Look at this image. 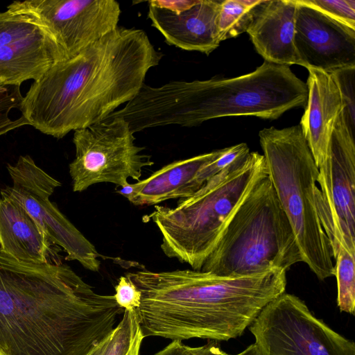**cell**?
I'll list each match as a JSON object with an SVG mask.
<instances>
[{"label": "cell", "instance_id": "cell-2", "mask_svg": "<svg viewBox=\"0 0 355 355\" xmlns=\"http://www.w3.org/2000/svg\"><path fill=\"white\" fill-rule=\"evenodd\" d=\"M163 53L141 29L118 26L34 81L19 110L30 125L61 139L131 101Z\"/></svg>", "mask_w": 355, "mask_h": 355}, {"label": "cell", "instance_id": "cell-21", "mask_svg": "<svg viewBox=\"0 0 355 355\" xmlns=\"http://www.w3.org/2000/svg\"><path fill=\"white\" fill-rule=\"evenodd\" d=\"M262 0L221 1L218 17L220 42L246 32L257 6Z\"/></svg>", "mask_w": 355, "mask_h": 355}, {"label": "cell", "instance_id": "cell-11", "mask_svg": "<svg viewBox=\"0 0 355 355\" xmlns=\"http://www.w3.org/2000/svg\"><path fill=\"white\" fill-rule=\"evenodd\" d=\"M12 185L1 190V196L21 205L53 243L86 269L97 272L101 255L94 245L68 220L50 196L61 183L39 167L30 155H21L15 164H7Z\"/></svg>", "mask_w": 355, "mask_h": 355}, {"label": "cell", "instance_id": "cell-12", "mask_svg": "<svg viewBox=\"0 0 355 355\" xmlns=\"http://www.w3.org/2000/svg\"><path fill=\"white\" fill-rule=\"evenodd\" d=\"M7 9L26 13L54 37L67 60L118 26L121 8L115 0H26Z\"/></svg>", "mask_w": 355, "mask_h": 355}, {"label": "cell", "instance_id": "cell-8", "mask_svg": "<svg viewBox=\"0 0 355 355\" xmlns=\"http://www.w3.org/2000/svg\"><path fill=\"white\" fill-rule=\"evenodd\" d=\"M135 140L128 123L120 116L75 130L76 155L69 166L73 191L82 192L101 182L124 187L129 178L139 181L143 168L154 162Z\"/></svg>", "mask_w": 355, "mask_h": 355}, {"label": "cell", "instance_id": "cell-4", "mask_svg": "<svg viewBox=\"0 0 355 355\" xmlns=\"http://www.w3.org/2000/svg\"><path fill=\"white\" fill-rule=\"evenodd\" d=\"M307 97L306 83L288 66L264 61L252 72L234 78L145 84L135 98V110L143 130L193 127L225 116L276 119L292 108H304Z\"/></svg>", "mask_w": 355, "mask_h": 355}, {"label": "cell", "instance_id": "cell-24", "mask_svg": "<svg viewBox=\"0 0 355 355\" xmlns=\"http://www.w3.org/2000/svg\"><path fill=\"white\" fill-rule=\"evenodd\" d=\"M22 99L20 86H3L0 88V136L21 126L29 125L22 115L14 120L9 116L11 110H19Z\"/></svg>", "mask_w": 355, "mask_h": 355}, {"label": "cell", "instance_id": "cell-9", "mask_svg": "<svg viewBox=\"0 0 355 355\" xmlns=\"http://www.w3.org/2000/svg\"><path fill=\"white\" fill-rule=\"evenodd\" d=\"M248 329L259 355H355L352 340L285 292L267 304Z\"/></svg>", "mask_w": 355, "mask_h": 355}, {"label": "cell", "instance_id": "cell-10", "mask_svg": "<svg viewBox=\"0 0 355 355\" xmlns=\"http://www.w3.org/2000/svg\"><path fill=\"white\" fill-rule=\"evenodd\" d=\"M316 183L320 187L314 190L316 210L333 256L340 248L355 254V141L343 110Z\"/></svg>", "mask_w": 355, "mask_h": 355}, {"label": "cell", "instance_id": "cell-29", "mask_svg": "<svg viewBox=\"0 0 355 355\" xmlns=\"http://www.w3.org/2000/svg\"><path fill=\"white\" fill-rule=\"evenodd\" d=\"M110 334L96 346H94L86 355H101L107 344Z\"/></svg>", "mask_w": 355, "mask_h": 355}, {"label": "cell", "instance_id": "cell-19", "mask_svg": "<svg viewBox=\"0 0 355 355\" xmlns=\"http://www.w3.org/2000/svg\"><path fill=\"white\" fill-rule=\"evenodd\" d=\"M218 150L171 162L148 178L129 183L116 192L138 206L189 198L203 186L199 179L200 171L217 155Z\"/></svg>", "mask_w": 355, "mask_h": 355}, {"label": "cell", "instance_id": "cell-20", "mask_svg": "<svg viewBox=\"0 0 355 355\" xmlns=\"http://www.w3.org/2000/svg\"><path fill=\"white\" fill-rule=\"evenodd\" d=\"M144 338L136 309L124 310L101 355H139Z\"/></svg>", "mask_w": 355, "mask_h": 355}, {"label": "cell", "instance_id": "cell-27", "mask_svg": "<svg viewBox=\"0 0 355 355\" xmlns=\"http://www.w3.org/2000/svg\"><path fill=\"white\" fill-rule=\"evenodd\" d=\"M113 295L116 304L124 310L137 309L141 303V292L125 276L120 277Z\"/></svg>", "mask_w": 355, "mask_h": 355}, {"label": "cell", "instance_id": "cell-17", "mask_svg": "<svg viewBox=\"0 0 355 355\" xmlns=\"http://www.w3.org/2000/svg\"><path fill=\"white\" fill-rule=\"evenodd\" d=\"M308 97L300 127L319 168L324 163L331 137L343 110L339 89L330 73L308 69Z\"/></svg>", "mask_w": 355, "mask_h": 355}, {"label": "cell", "instance_id": "cell-14", "mask_svg": "<svg viewBox=\"0 0 355 355\" xmlns=\"http://www.w3.org/2000/svg\"><path fill=\"white\" fill-rule=\"evenodd\" d=\"M295 46L301 66L330 72L355 67V29L297 0Z\"/></svg>", "mask_w": 355, "mask_h": 355}, {"label": "cell", "instance_id": "cell-16", "mask_svg": "<svg viewBox=\"0 0 355 355\" xmlns=\"http://www.w3.org/2000/svg\"><path fill=\"white\" fill-rule=\"evenodd\" d=\"M297 0H262L246 32L265 61L280 65L300 64L295 46Z\"/></svg>", "mask_w": 355, "mask_h": 355}, {"label": "cell", "instance_id": "cell-23", "mask_svg": "<svg viewBox=\"0 0 355 355\" xmlns=\"http://www.w3.org/2000/svg\"><path fill=\"white\" fill-rule=\"evenodd\" d=\"M331 73L340 92L343 113L346 124L354 135L355 130V67L336 69Z\"/></svg>", "mask_w": 355, "mask_h": 355}, {"label": "cell", "instance_id": "cell-6", "mask_svg": "<svg viewBox=\"0 0 355 355\" xmlns=\"http://www.w3.org/2000/svg\"><path fill=\"white\" fill-rule=\"evenodd\" d=\"M303 262L291 223L268 176L236 209L200 270L239 277Z\"/></svg>", "mask_w": 355, "mask_h": 355}, {"label": "cell", "instance_id": "cell-15", "mask_svg": "<svg viewBox=\"0 0 355 355\" xmlns=\"http://www.w3.org/2000/svg\"><path fill=\"white\" fill-rule=\"evenodd\" d=\"M221 1L198 0L179 13L148 5L151 25L168 45L209 55L219 46L218 17Z\"/></svg>", "mask_w": 355, "mask_h": 355}, {"label": "cell", "instance_id": "cell-30", "mask_svg": "<svg viewBox=\"0 0 355 355\" xmlns=\"http://www.w3.org/2000/svg\"><path fill=\"white\" fill-rule=\"evenodd\" d=\"M4 86L1 83H0V88Z\"/></svg>", "mask_w": 355, "mask_h": 355}, {"label": "cell", "instance_id": "cell-26", "mask_svg": "<svg viewBox=\"0 0 355 355\" xmlns=\"http://www.w3.org/2000/svg\"><path fill=\"white\" fill-rule=\"evenodd\" d=\"M321 12L355 29V0H306Z\"/></svg>", "mask_w": 355, "mask_h": 355}, {"label": "cell", "instance_id": "cell-18", "mask_svg": "<svg viewBox=\"0 0 355 355\" xmlns=\"http://www.w3.org/2000/svg\"><path fill=\"white\" fill-rule=\"evenodd\" d=\"M62 249L16 201L0 197V253L35 264L61 263Z\"/></svg>", "mask_w": 355, "mask_h": 355}, {"label": "cell", "instance_id": "cell-25", "mask_svg": "<svg viewBox=\"0 0 355 355\" xmlns=\"http://www.w3.org/2000/svg\"><path fill=\"white\" fill-rule=\"evenodd\" d=\"M153 355H232L226 353L218 345L216 341L209 340L202 346L191 347L180 340H173ZM235 355H259L254 344Z\"/></svg>", "mask_w": 355, "mask_h": 355}, {"label": "cell", "instance_id": "cell-3", "mask_svg": "<svg viewBox=\"0 0 355 355\" xmlns=\"http://www.w3.org/2000/svg\"><path fill=\"white\" fill-rule=\"evenodd\" d=\"M139 268L125 276L141 292L136 311L143 335L172 341L241 336L263 307L285 292L287 283L286 270L278 268L239 277Z\"/></svg>", "mask_w": 355, "mask_h": 355}, {"label": "cell", "instance_id": "cell-1", "mask_svg": "<svg viewBox=\"0 0 355 355\" xmlns=\"http://www.w3.org/2000/svg\"><path fill=\"white\" fill-rule=\"evenodd\" d=\"M123 312L67 265L0 253V355H86Z\"/></svg>", "mask_w": 355, "mask_h": 355}, {"label": "cell", "instance_id": "cell-13", "mask_svg": "<svg viewBox=\"0 0 355 355\" xmlns=\"http://www.w3.org/2000/svg\"><path fill=\"white\" fill-rule=\"evenodd\" d=\"M67 58L49 31L33 17L7 9L0 12V83L20 86L37 80Z\"/></svg>", "mask_w": 355, "mask_h": 355}, {"label": "cell", "instance_id": "cell-5", "mask_svg": "<svg viewBox=\"0 0 355 355\" xmlns=\"http://www.w3.org/2000/svg\"><path fill=\"white\" fill-rule=\"evenodd\" d=\"M264 157L250 152L245 159L216 174L175 207L155 205L152 220L162 235L161 249L200 271L231 217L254 185L267 175Z\"/></svg>", "mask_w": 355, "mask_h": 355}, {"label": "cell", "instance_id": "cell-28", "mask_svg": "<svg viewBox=\"0 0 355 355\" xmlns=\"http://www.w3.org/2000/svg\"><path fill=\"white\" fill-rule=\"evenodd\" d=\"M198 0H179V1H161V0H152L148 1V5L167 9L175 13H179L186 10L194 4L196 3Z\"/></svg>", "mask_w": 355, "mask_h": 355}, {"label": "cell", "instance_id": "cell-22", "mask_svg": "<svg viewBox=\"0 0 355 355\" xmlns=\"http://www.w3.org/2000/svg\"><path fill=\"white\" fill-rule=\"evenodd\" d=\"M334 276L337 281V304L341 312H355V254L340 248L334 256Z\"/></svg>", "mask_w": 355, "mask_h": 355}, {"label": "cell", "instance_id": "cell-7", "mask_svg": "<svg viewBox=\"0 0 355 355\" xmlns=\"http://www.w3.org/2000/svg\"><path fill=\"white\" fill-rule=\"evenodd\" d=\"M268 176L291 223L303 262L321 281L334 276L333 253L318 217L317 167L300 125L259 132Z\"/></svg>", "mask_w": 355, "mask_h": 355}]
</instances>
